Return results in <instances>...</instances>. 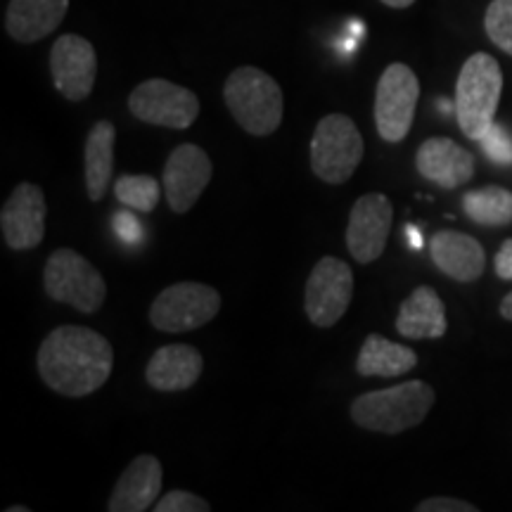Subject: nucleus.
I'll return each instance as SVG.
<instances>
[{
    "instance_id": "f3484780",
    "label": "nucleus",
    "mask_w": 512,
    "mask_h": 512,
    "mask_svg": "<svg viewBox=\"0 0 512 512\" xmlns=\"http://www.w3.org/2000/svg\"><path fill=\"white\" fill-rule=\"evenodd\" d=\"M430 256L437 268L458 283H475L484 273V247L472 235L458 230H439L430 238Z\"/></svg>"
},
{
    "instance_id": "4468645a",
    "label": "nucleus",
    "mask_w": 512,
    "mask_h": 512,
    "mask_svg": "<svg viewBox=\"0 0 512 512\" xmlns=\"http://www.w3.org/2000/svg\"><path fill=\"white\" fill-rule=\"evenodd\" d=\"M162 181L171 211L185 214L195 207L211 181V159L202 147L192 143L178 145L166 159Z\"/></svg>"
},
{
    "instance_id": "2eb2a0df",
    "label": "nucleus",
    "mask_w": 512,
    "mask_h": 512,
    "mask_svg": "<svg viewBox=\"0 0 512 512\" xmlns=\"http://www.w3.org/2000/svg\"><path fill=\"white\" fill-rule=\"evenodd\" d=\"M415 166H418L422 178L446 190L460 188L475 176V157L465 147L453 143L451 138L425 140L418 147Z\"/></svg>"
},
{
    "instance_id": "39448f33",
    "label": "nucleus",
    "mask_w": 512,
    "mask_h": 512,
    "mask_svg": "<svg viewBox=\"0 0 512 512\" xmlns=\"http://www.w3.org/2000/svg\"><path fill=\"white\" fill-rule=\"evenodd\" d=\"M363 152L366 145L354 121L347 114H328L311 138V169L320 181L339 185L354 176Z\"/></svg>"
},
{
    "instance_id": "6ab92c4d",
    "label": "nucleus",
    "mask_w": 512,
    "mask_h": 512,
    "mask_svg": "<svg viewBox=\"0 0 512 512\" xmlns=\"http://www.w3.org/2000/svg\"><path fill=\"white\" fill-rule=\"evenodd\" d=\"M69 0H10L5 29L17 43H36L60 27Z\"/></svg>"
},
{
    "instance_id": "9d476101",
    "label": "nucleus",
    "mask_w": 512,
    "mask_h": 512,
    "mask_svg": "<svg viewBox=\"0 0 512 512\" xmlns=\"http://www.w3.org/2000/svg\"><path fill=\"white\" fill-rule=\"evenodd\" d=\"M354 297V273L347 261L323 256L306 280V316L318 328H332L347 313Z\"/></svg>"
},
{
    "instance_id": "c85d7f7f",
    "label": "nucleus",
    "mask_w": 512,
    "mask_h": 512,
    "mask_svg": "<svg viewBox=\"0 0 512 512\" xmlns=\"http://www.w3.org/2000/svg\"><path fill=\"white\" fill-rule=\"evenodd\" d=\"M112 223L121 242H126V245H138V242H143V226H140V221L133 214L119 211V214H114Z\"/></svg>"
},
{
    "instance_id": "9b49d317",
    "label": "nucleus",
    "mask_w": 512,
    "mask_h": 512,
    "mask_svg": "<svg viewBox=\"0 0 512 512\" xmlns=\"http://www.w3.org/2000/svg\"><path fill=\"white\" fill-rule=\"evenodd\" d=\"M392 202L382 192L358 197L349 214L347 247L358 264H373L384 252L392 230Z\"/></svg>"
},
{
    "instance_id": "a211bd4d",
    "label": "nucleus",
    "mask_w": 512,
    "mask_h": 512,
    "mask_svg": "<svg viewBox=\"0 0 512 512\" xmlns=\"http://www.w3.org/2000/svg\"><path fill=\"white\" fill-rule=\"evenodd\" d=\"M202 354L190 344H169L157 349L147 361L145 380L159 392H183L200 380Z\"/></svg>"
},
{
    "instance_id": "0eeeda50",
    "label": "nucleus",
    "mask_w": 512,
    "mask_h": 512,
    "mask_svg": "<svg viewBox=\"0 0 512 512\" xmlns=\"http://www.w3.org/2000/svg\"><path fill=\"white\" fill-rule=\"evenodd\" d=\"M420 98L418 76L408 64L394 62L384 69L375 93V124L384 143H401L413 126Z\"/></svg>"
},
{
    "instance_id": "ddd939ff",
    "label": "nucleus",
    "mask_w": 512,
    "mask_h": 512,
    "mask_svg": "<svg viewBox=\"0 0 512 512\" xmlns=\"http://www.w3.org/2000/svg\"><path fill=\"white\" fill-rule=\"evenodd\" d=\"M50 72L55 88L69 102H81L93 93L98 76V55L83 36L64 34L50 50Z\"/></svg>"
},
{
    "instance_id": "72a5a7b5",
    "label": "nucleus",
    "mask_w": 512,
    "mask_h": 512,
    "mask_svg": "<svg viewBox=\"0 0 512 512\" xmlns=\"http://www.w3.org/2000/svg\"><path fill=\"white\" fill-rule=\"evenodd\" d=\"M8 512H29L27 505H12V508H8Z\"/></svg>"
},
{
    "instance_id": "7ed1b4c3",
    "label": "nucleus",
    "mask_w": 512,
    "mask_h": 512,
    "mask_svg": "<svg viewBox=\"0 0 512 512\" xmlns=\"http://www.w3.org/2000/svg\"><path fill=\"white\" fill-rule=\"evenodd\" d=\"M503 93V72L496 57L475 53L460 69L456 86V117L465 138L482 140L494 126V117Z\"/></svg>"
},
{
    "instance_id": "aec40b11",
    "label": "nucleus",
    "mask_w": 512,
    "mask_h": 512,
    "mask_svg": "<svg viewBox=\"0 0 512 512\" xmlns=\"http://www.w3.org/2000/svg\"><path fill=\"white\" fill-rule=\"evenodd\" d=\"M446 328V306L430 285L415 287L396 316V332L408 339H439L446 335Z\"/></svg>"
},
{
    "instance_id": "423d86ee",
    "label": "nucleus",
    "mask_w": 512,
    "mask_h": 512,
    "mask_svg": "<svg viewBox=\"0 0 512 512\" xmlns=\"http://www.w3.org/2000/svg\"><path fill=\"white\" fill-rule=\"evenodd\" d=\"M43 285L50 299L74 306L81 313H95L107 297L105 278L74 249H55L48 256Z\"/></svg>"
},
{
    "instance_id": "f03ea898",
    "label": "nucleus",
    "mask_w": 512,
    "mask_h": 512,
    "mask_svg": "<svg viewBox=\"0 0 512 512\" xmlns=\"http://www.w3.org/2000/svg\"><path fill=\"white\" fill-rule=\"evenodd\" d=\"M434 406V389L422 380L361 394L351 403V420L380 434H401L418 427Z\"/></svg>"
},
{
    "instance_id": "f8f14e48",
    "label": "nucleus",
    "mask_w": 512,
    "mask_h": 512,
    "mask_svg": "<svg viewBox=\"0 0 512 512\" xmlns=\"http://www.w3.org/2000/svg\"><path fill=\"white\" fill-rule=\"evenodd\" d=\"M46 195L34 183H19L0 211L5 245L15 252H27L43 242L46 235Z\"/></svg>"
},
{
    "instance_id": "5701e85b",
    "label": "nucleus",
    "mask_w": 512,
    "mask_h": 512,
    "mask_svg": "<svg viewBox=\"0 0 512 512\" xmlns=\"http://www.w3.org/2000/svg\"><path fill=\"white\" fill-rule=\"evenodd\" d=\"M463 209L467 219H472L479 226L501 228L512 223V192L501 185H486L465 192Z\"/></svg>"
},
{
    "instance_id": "412c9836",
    "label": "nucleus",
    "mask_w": 512,
    "mask_h": 512,
    "mask_svg": "<svg viewBox=\"0 0 512 512\" xmlns=\"http://www.w3.org/2000/svg\"><path fill=\"white\" fill-rule=\"evenodd\" d=\"M114 143H117V128L110 121H98L91 128L83 147V174H86V190L93 202L105 197L107 185L114 171Z\"/></svg>"
},
{
    "instance_id": "4be33fe9",
    "label": "nucleus",
    "mask_w": 512,
    "mask_h": 512,
    "mask_svg": "<svg viewBox=\"0 0 512 512\" xmlns=\"http://www.w3.org/2000/svg\"><path fill=\"white\" fill-rule=\"evenodd\" d=\"M418 366V356L403 344L389 342L382 335H370L356 358V370L363 377H399Z\"/></svg>"
},
{
    "instance_id": "dca6fc26",
    "label": "nucleus",
    "mask_w": 512,
    "mask_h": 512,
    "mask_svg": "<svg viewBox=\"0 0 512 512\" xmlns=\"http://www.w3.org/2000/svg\"><path fill=\"white\" fill-rule=\"evenodd\" d=\"M162 494V463L155 456L133 458L131 465L121 472L119 482L107 503L110 512H145L155 508Z\"/></svg>"
},
{
    "instance_id": "473e14b6",
    "label": "nucleus",
    "mask_w": 512,
    "mask_h": 512,
    "mask_svg": "<svg viewBox=\"0 0 512 512\" xmlns=\"http://www.w3.org/2000/svg\"><path fill=\"white\" fill-rule=\"evenodd\" d=\"M384 5H389V8L394 10H403V8H411L415 0H382Z\"/></svg>"
},
{
    "instance_id": "c756f323",
    "label": "nucleus",
    "mask_w": 512,
    "mask_h": 512,
    "mask_svg": "<svg viewBox=\"0 0 512 512\" xmlns=\"http://www.w3.org/2000/svg\"><path fill=\"white\" fill-rule=\"evenodd\" d=\"M496 275L501 280H512V238L505 240L496 254Z\"/></svg>"
},
{
    "instance_id": "a878e982",
    "label": "nucleus",
    "mask_w": 512,
    "mask_h": 512,
    "mask_svg": "<svg viewBox=\"0 0 512 512\" xmlns=\"http://www.w3.org/2000/svg\"><path fill=\"white\" fill-rule=\"evenodd\" d=\"M479 145H482L484 155L494 164L498 166L512 164V140L508 133H505V128L501 124H496V121L494 126L484 133V138L479 140Z\"/></svg>"
},
{
    "instance_id": "20e7f679",
    "label": "nucleus",
    "mask_w": 512,
    "mask_h": 512,
    "mask_svg": "<svg viewBox=\"0 0 512 512\" xmlns=\"http://www.w3.org/2000/svg\"><path fill=\"white\" fill-rule=\"evenodd\" d=\"M230 114L252 136H271L283 121V91L273 76L256 67H238L223 86Z\"/></svg>"
},
{
    "instance_id": "cd10ccee",
    "label": "nucleus",
    "mask_w": 512,
    "mask_h": 512,
    "mask_svg": "<svg viewBox=\"0 0 512 512\" xmlns=\"http://www.w3.org/2000/svg\"><path fill=\"white\" fill-rule=\"evenodd\" d=\"M477 505L460 501V498L448 496H434L415 505V512H477Z\"/></svg>"
},
{
    "instance_id": "f257e3e1",
    "label": "nucleus",
    "mask_w": 512,
    "mask_h": 512,
    "mask_svg": "<svg viewBox=\"0 0 512 512\" xmlns=\"http://www.w3.org/2000/svg\"><path fill=\"white\" fill-rule=\"evenodd\" d=\"M38 375L57 394L81 399L110 380L114 351L100 332L81 325H62L38 349Z\"/></svg>"
},
{
    "instance_id": "2f4dec72",
    "label": "nucleus",
    "mask_w": 512,
    "mask_h": 512,
    "mask_svg": "<svg viewBox=\"0 0 512 512\" xmlns=\"http://www.w3.org/2000/svg\"><path fill=\"white\" fill-rule=\"evenodd\" d=\"M501 316L505 320H512V292H508L501 302Z\"/></svg>"
},
{
    "instance_id": "393cba45",
    "label": "nucleus",
    "mask_w": 512,
    "mask_h": 512,
    "mask_svg": "<svg viewBox=\"0 0 512 512\" xmlns=\"http://www.w3.org/2000/svg\"><path fill=\"white\" fill-rule=\"evenodd\" d=\"M484 29L494 46L512 55V0H491L484 15Z\"/></svg>"
},
{
    "instance_id": "1a4fd4ad",
    "label": "nucleus",
    "mask_w": 512,
    "mask_h": 512,
    "mask_svg": "<svg viewBox=\"0 0 512 512\" xmlns=\"http://www.w3.org/2000/svg\"><path fill=\"white\" fill-rule=\"evenodd\" d=\"M128 110L145 124L183 131L200 117V98L185 86H176L166 79H150L128 95Z\"/></svg>"
},
{
    "instance_id": "7c9ffc66",
    "label": "nucleus",
    "mask_w": 512,
    "mask_h": 512,
    "mask_svg": "<svg viewBox=\"0 0 512 512\" xmlns=\"http://www.w3.org/2000/svg\"><path fill=\"white\" fill-rule=\"evenodd\" d=\"M406 235H408V240H411V247L415 249V252H418V249H422V235H420L418 228L406 226Z\"/></svg>"
},
{
    "instance_id": "bb28decb",
    "label": "nucleus",
    "mask_w": 512,
    "mask_h": 512,
    "mask_svg": "<svg viewBox=\"0 0 512 512\" xmlns=\"http://www.w3.org/2000/svg\"><path fill=\"white\" fill-rule=\"evenodd\" d=\"M157 512H209L211 505L204 498L190 494V491H169L162 501L155 503Z\"/></svg>"
},
{
    "instance_id": "b1692460",
    "label": "nucleus",
    "mask_w": 512,
    "mask_h": 512,
    "mask_svg": "<svg viewBox=\"0 0 512 512\" xmlns=\"http://www.w3.org/2000/svg\"><path fill=\"white\" fill-rule=\"evenodd\" d=\"M114 195L117 200L128 209L143 211V214H150L155 211L159 204V197H162V188H159V181L152 176H121L117 185H114Z\"/></svg>"
},
{
    "instance_id": "6e6552de",
    "label": "nucleus",
    "mask_w": 512,
    "mask_h": 512,
    "mask_svg": "<svg viewBox=\"0 0 512 512\" xmlns=\"http://www.w3.org/2000/svg\"><path fill=\"white\" fill-rule=\"evenodd\" d=\"M221 309V294L204 283H176L157 294L150 306V323L178 335L207 325Z\"/></svg>"
}]
</instances>
